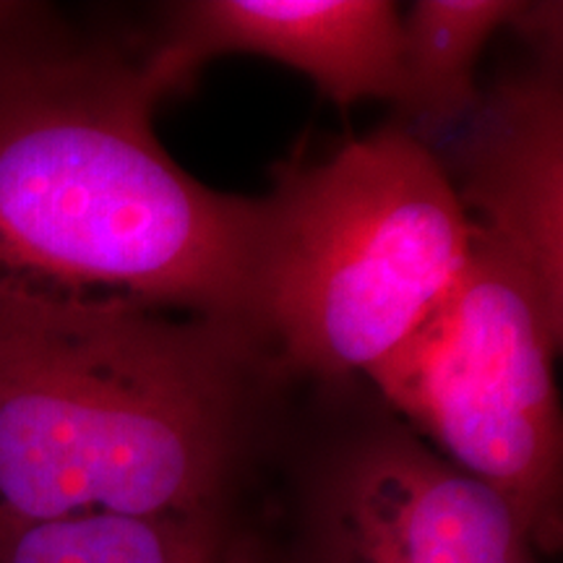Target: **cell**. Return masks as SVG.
<instances>
[{"label": "cell", "instance_id": "cell-1", "mask_svg": "<svg viewBox=\"0 0 563 563\" xmlns=\"http://www.w3.org/2000/svg\"><path fill=\"white\" fill-rule=\"evenodd\" d=\"M285 382L241 323L0 292V530L224 517Z\"/></svg>", "mask_w": 563, "mask_h": 563}, {"label": "cell", "instance_id": "cell-2", "mask_svg": "<svg viewBox=\"0 0 563 563\" xmlns=\"http://www.w3.org/2000/svg\"><path fill=\"white\" fill-rule=\"evenodd\" d=\"M159 100L139 55L100 40L0 89V292L256 332L269 203L183 170L154 131Z\"/></svg>", "mask_w": 563, "mask_h": 563}, {"label": "cell", "instance_id": "cell-3", "mask_svg": "<svg viewBox=\"0 0 563 563\" xmlns=\"http://www.w3.org/2000/svg\"><path fill=\"white\" fill-rule=\"evenodd\" d=\"M253 327L287 378L368 376L460 277L475 224L428 141L397 121L321 165L279 167Z\"/></svg>", "mask_w": 563, "mask_h": 563}, {"label": "cell", "instance_id": "cell-4", "mask_svg": "<svg viewBox=\"0 0 563 563\" xmlns=\"http://www.w3.org/2000/svg\"><path fill=\"white\" fill-rule=\"evenodd\" d=\"M561 336L532 274L475 224L449 292L368 373L389 412L514 506L538 555L563 532Z\"/></svg>", "mask_w": 563, "mask_h": 563}, {"label": "cell", "instance_id": "cell-5", "mask_svg": "<svg viewBox=\"0 0 563 563\" xmlns=\"http://www.w3.org/2000/svg\"><path fill=\"white\" fill-rule=\"evenodd\" d=\"M292 563H540L514 506L397 415L363 410L298 481Z\"/></svg>", "mask_w": 563, "mask_h": 563}, {"label": "cell", "instance_id": "cell-6", "mask_svg": "<svg viewBox=\"0 0 563 563\" xmlns=\"http://www.w3.org/2000/svg\"><path fill=\"white\" fill-rule=\"evenodd\" d=\"M262 55L311 79L350 108L363 100L405 108L402 16L386 0H188L173 3L157 37L136 53L162 97L220 55Z\"/></svg>", "mask_w": 563, "mask_h": 563}, {"label": "cell", "instance_id": "cell-7", "mask_svg": "<svg viewBox=\"0 0 563 563\" xmlns=\"http://www.w3.org/2000/svg\"><path fill=\"white\" fill-rule=\"evenodd\" d=\"M532 40L534 60L481 97L456 173L464 211L532 274L563 316L561 32Z\"/></svg>", "mask_w": 563, "mask_h": 563}, {"label": "cell", "instance_id": "cell-8", "mask_svg": "<svg viewBox=\"0 0 563 563\" xmlns=\"http://www.w3.org/2000/svg\"><path fill=\"white\" fill-rule=\"evenodd\" d=\"M527 3L517 0H420L402 19L407 97L399 115L422 133L473 115L481 104L477 60L488 40L517 26Z\"/></svg>", "mask_w": 563, "mask_h": 563}, {"label": "cell", "instance_id": "cell-9", "mask_svg": "<svg viewBox=\"0 0 563 563\" xmlns=\"http://www.w3.org/2000/svg\"><path fill=\"white\" fill-rule=\"evenodd\" d=\"M230 517L95 514L0 530V563H214Z\"/></svg>", "mask_w": 563, "mask_h": 563}, {"label": "cell", "instance_id": "cell-10", "mask_svg": "<svg viewBox=\"0 0 563 563\" xmlns=\"http://www.w3.org/2000/svg\"><path fill=\"white\" fill-rule=\"evenodd\" d=\"M87 42L51 5L0 3V89L70 58Z\"/></svg>", "mask_w": 563, "mask_h": 563}, {"label": "cell", "instance_id": "cell-11", "mask_svg": "<svg viewBox=\"0 0 563 563\" xmlns=\"http://www.w3.org/2000/svg\"><path fill=\"white\" fill-rule=\"evenodd\" d=\"M214 563H292L290 553L279 551L272 543H266L262 534L238 530L232 527V532L224 540L222 553L217 555Z\"/></svg>", "mask_w": 563, "mask_h": 563}, {"label": "cell", "instance_id": "cell-12", "mask_svg": "<svg viewBox=\"0 0 563 563\" xmlns=\"http://www.w3.org/2000/svg\"><path fill=\"white\" fill-rule=\"evenodd\" d=\"M540 563H543V561H540Z\"/></svg>", "mask_w": 563, "mask_h": 563}]
</instances>
